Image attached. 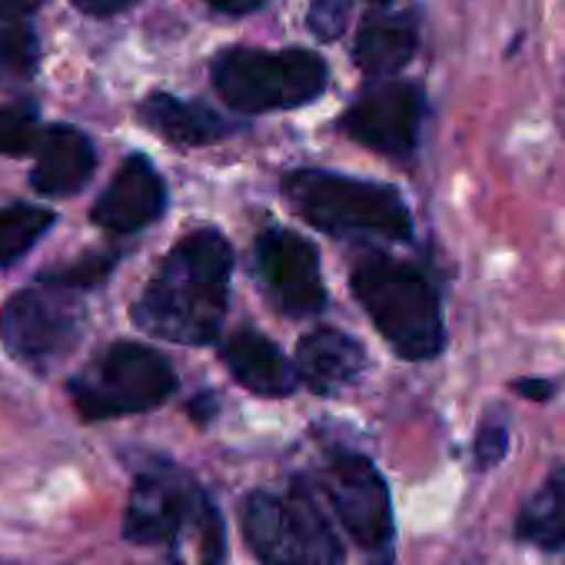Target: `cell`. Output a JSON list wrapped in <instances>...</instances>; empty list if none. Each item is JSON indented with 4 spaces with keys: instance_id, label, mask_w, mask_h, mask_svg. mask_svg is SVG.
<instances>
[{
    "instance_id": "16",
    "label": "cell",
    "mask_w": 565,
    "mask_h": 565,
    "mask_svg": "<svg viewBox=\"0 0 565 565\" xmlns=\"http://www.w3.org/2000/svg\"><path fill=\"white\" fill-rule=\"evenodd\" d=\"M140 120L177 147H206L236 130V124H230L216 110L177 100L173 94H150L140 104Z\"/></svg>"
},
{
    "instance_id": "29",
    "label": "cell",
    "mask_w": 565,
    "mask_h": 565,
    "mask_svg": "<svg viewBox=\"0 0 565 565\" xmlns=\"http://www.w3.org/2000/svg\"><path fill=\"white\" fill-rule=\"evenodd\" d=\"M44 0H0V18H24L38 11Z\"/></svg>"
},
{
    "instance_id": "20",
    "label": "cell",
    "mask_w": 565,
    "mask_h": 565,
    "mask_svg": "<svg viewBox=\"0 0 565 565\" xmlns=\"http://www.w3.org/2000/svg\"><path fill=\"white\" fill-rule=\"evenodd\" d=\"M54 223V213L31 203H14L0 210V266L18 263Z\"/></svg>"
},
{
    "instance_id": "10",
    "label": "cell",
    "mask_w": 565,
    "mask_h": 565,
    "mask_svg": "<svg viewBox=\"0 0 565 565\" xmlns=\"http://www.w3.org/2000/svg\"><path fill=\"white\" fill-rule=\"evenodd\" d=\"M426 97L419 84L390 81L370 87L340 120V130L393 160H409L419 143Z\"/></svg>"
},
{
    "instance_id": "22",
    "label": "cell",
    "mask_w": 565,
    "mask_h": 565,
    "mask_svg": "<svg viewBox=\"0 0 565 565\" xmlns=\"http://www.w3.org/2000/svg\"><path fill=\"white\" fill-rule=\"evenodd\" d=\"M41 143L31 107H0V157H24Z\"/></svg>"
},
{
    "instance_id": "18",
    "label": "cell",
    "mask_w": 565,
    "mask_h": 565,
    "mask_svg": "<svg viewBox=\"0 0 565 565\" xmlns=\"http://www.w3.org/2000/svg\"><path fill=\"white\" fill-rule=\"evenodd\" d=\"M515 539L552 555H565V466L552 469L548 479L522 502L515 515Z\"/></svg>"
},
{
    "instance_id": "15",
    "label": "cell",
    "mask_w": 565,
    "mask_h": 565,
    "mask_svg": "<svg viewBox=\"0 0 565 565\" xmlns=\"http://www.w3.org/2000/svg\"><path fill=\"white\" fill-rule=\"evenodd\" d=\"M94 167H97L94 143L81 130L67 124H54L41 134L31 183L44 196H67L84 190V183L94 177Z\"/></svg>"
},
{
    "instance_id": "12",
    "label": "cell",
    "mask_w": 565,
    "mask_h": 565,
    "mask_svg": "<svg viewBox=\"0 0 565 565\" xmlns=\"http://www.w3.org/2000/svg\"><path fill=\"white\" fill-rule=\"evenodd\" d=\"M167 210V186L147 157H127L94 206V223L107 233H137Z\"/></svg>"
},
{
    "instance_id": "9",
    "label": "cell",
    "mask_w": 565,
    "mask_h": 565,
    "mask_svg": "<svg viewBox=\"0 0 565 565\" xmlns=\"http://www.w3.org/2000/svg\"><path fill=\"white\" fill-rule=\"evenodd\" d=\"M256 276L266 300L282 317L307 320L327 310V282L317 246L294 230L269 226L256 236Z\"/></svg>"
},
{
    "instance_id": "27",
    "label": "cell",
    "mask_w": 565,
    "mask_h": 565,
    "mask_svg": "<svg viewBox=\"0 0 565 565\" xmlns=\"http://www.w3.org/2000/svg\"><path fill=\"white\" fill-rule=\"evenodd\" d=\"M134 4L137 0H74V8H81L84 14H94V18H110V14H120Z\"/></svg>"
},
{
    "instance_id": "21",
    "label": "cell",
    "mask_w": 565,
    "mask_h": 565,
    "mask_svg": "<svg viewBox=\"0 0 565 565\" xmlns=\"http://www.w3.org/2000/svg\"><path fill=\"white\" fill-rule=\"evenodd\" d=\"M41 47L24 18H0V84H24L38 74Z\"/></svg>"
},
{
    "instance_id": "13",
    "label": "cell",
    "mask_w": 565,
    "mask_h": 565,
    "mask_svg": "<svg viewBox=\"0 0 565 565\" xmlns=\"http://www.w3.org/2000/svg\"><path fill=\"white\" fill-rule=\"evenodd\" d=\"M370 356L363 343L343 330L320 327L297 347V376L313 396H340L360 383Z\"/></svg>"
},
{
    "instance_id": "4",
    "label": "cell",
    "mask_w": 565,
    "mask_h": 565,
    "mask_svg": "<svg viewBox=\"0 0 565 565\" xmlns=\"http://www.w3.org/2000/svg\"><path fill=\"white\" fill-rule=\"evenodd\" d=\"M239 525L263 565H347L343 542L307 482H297L290 492H249Z\"/></svg>"
},
{
    "instance_id": "25",
    "label": "cell",
    "mask_w": 565,
    "mask_h": 565,
    "mask_svg": "<svg viewBox=\"0 0 565 565\" xmlns=\"http://www.w3.org/2000/svg\"><path fill=\"white\" fill-rule=\"evenodd\" d=\"M110 269H114V256H87L61 273H51L44 282H54V287H64V290H84V287L100 282Z\"/></svg>"
},
{
    "instance_id": "23",
    "label": "cell",
    "mask_w": 565,
    "mask_h": 565,
    "mask_svg": "<svg viewBox=\"0 0 565 565\" xmlns=\"http://www.w3.org/2000/svg\"><path fill=\"white\" fill-rule=\"evenodd\" d=\"M472 452H476V469H482V472L495 469L505 459V452H509V423L499 419V416H486L479 423Z\"/></svg>"
},
{
    "instance_id": "7",
    "label": "cell",
    "mask_w": 565,
    "mask_h": 565,
    "mask_svg": "<svg viewBox=\"0 0 565 565\" xmlns=\"http://www.w3.org/2000/svg\"><path fill=\"white\" fill-rule=\"evenodd\" d=\"M81 327L84 310L74 300V290L54 287V282L11 297L0 313V337L8 353L34 373L54 370L81 340Z\"/></svg>"
},
{
    "instance_id": "3",
    "label": "cell",
    "mask_w": 565,
    "mask_h": 565,
    "mask_svg": "<svg viewBox=\"0 0 565 565\" xmlns=\"http://www.w3.org/2000/svg\"><path fill=\"white\" fill-rule=\"evenodd\" d=\"M282 196L320 233L347 243H406L413 216L390 183L343 177L330 170H294L282 177Z\"/></svg>"
},
{
    "instance_id": "14",
    "label": "cell",
    "mask_w": 565,
    "mask_h": 565,
    "mask_svg": "<svg viewBox=\"0 0 565 565\" xmlns=\"http://www.w3.org/2000/svg\"><path fill=\"white\" fill-rule=\"evenodd\" d=\"M220 360L230 370L233 383L263 399H287L300 386L297 366L282 356V350L273 340H266L256 330H236L220 347Z\"/></svg>"
},
{
    "instance_id": "28",
    "label": "cell",
    "mask_w": 565,
    "mask_h": 565,
    "mask_svg": "<svg viewBox=\"0 0 565 565\" xmlns=\"http://www.w3.org/2000/svg\"><path fill=\"white\" fill-rule=\"evenodd\" d=\"M206 4H210L213 11H220V14L239 18V14H249V11L263 8V0H206Z\"/></svg>"
},
{
    "instance_id": "26",
    "label": "cell",
    "mask_w": 565,
    "mask_h": 565,
    "mask_svg": "<svg viewBox=\"0 0 565 565\" xmlns=\"http://www.w3.org/2000/svg\"><path fill=\"white\" fill-rule=\"evenodd\" d=\"M512 393L529 399V403H548L552 393H555V383L552 380H539V376H525V380L512 383Z\"/></svg>"
},
{
    "instance_id": "5",
    "label": "cell",
    "mask_w": 565,
    "mask_h": 565,
    "mask_svg": "<svg viewBox=\"0 0 565 565\" xmlns=\"http://www.w3.org/2000/svg\"><path fill=\"white\" fill-rule=\"evenodd\" d=\"M327 81L330 67L313 51L233 47L213 61V87L239 114L307 107L327 90Z\"/></svg>"
},
{
    "instance_id": "6",
    "label": "cell",
    "mask_w": 565,
    "mask_h": 565,
    "mask_svg": "<svg viewBox=\"0 0 565 565\" xmlns=\"http://www.w3.org/2000/svg\"><path fill=\"white\" fill-rule=\"evenodd\" d=\"M67 390L84 419H114L163 406L177 393V373L143 343H114Z\"/></svg>"
},
{
    "instance_id": "2",
    "label": "cell",
    "mask_w": 565,
    "mask_h": 565,
    "mask_svg": "<svg viewBox=\"0 0 565 565\" xmlns=\"http://www.w3.org/2000/svg\"><path fill=\"white\" fill-rule=\"evenodd\" d=\"M350 287L396 356L423 363L443 353V303L423 269L390 253H366L350 273Z\"/></svg>"
},
{
    "instance_id": "1",
    "label": "cell",
    "mask_w": 565,
    "mask_h": 565,
    "mask_svg": "<svg viewBox=\"0 0 565 565\" xmlns=\"http://www.w3.org/2000/svg\"><path fill=\"white\" fill-rule=\"evenodd\" d=\"M233 276V246L220 230L186 233L157 266L134 303V323L157 340L180 347L216 343Z\"/></svg>"
},
{
    "instance_id": "24",
    "label": "cell",
    "mask_w": 565,
    "mask_h": 565,
    "mask_svg": "<svg viewBox=\"0 0 565 565\" xmlns=\"http://www.w3.org/2000/svg\"><path fill=\"white\" fill-rule=\"evenodd\" d=\"M350 24V0H313L307 28L313 31V38L320 41H337L343 38Z\"/></svg>"
},
{
    "instance_id": "17",
    "label": "cell",
    "mask_w": 565,
    "mask_h": 565,
    "mask_svg": "<svg viewBox=\"0 0 565 565\" xmlns=\"http://www.w3.org/2000/svg\"><path fill=\"white\" fill-rule=\"evenodd\" d=\"M413 54H416V24L409 18L399 14L370 18L356 31L353 61L370 77H390L403 71Z\"/></svg>"
},
{
    "instance_id": "19",
    "label": "cell",
    "mask_w": 565,
    "mask_h": 565,
    "mask_svg": "<svg viewBox=\"0 0 565 565\" xmlns=\"http://www.w3.org/2000/svg\"><path fill=\"white\" fill-rule=\"evenodd\" d=\"M173 565H226V529L210 495L200 499L186 525L170 542Z\"/></svg>"
},
{
    "instance_id": "8",
    "label": "cell",
    "mask_w": 565,
    "mask_h": 565,
    "mask_svg": "<svg viewBox=\"0 0 565 565\" xmlns=\"http://www.w3.org/2000/svg\"><path fill=\"white\" fill-rule=\"evenodd\" d=\"M320 489L337 522L366 552H386L393 542V499L380 469L353 449H333L320 472Z\"/></svg>"
},
{
    "instance_id": "30",
    "label": "cell",
    "mask_w": 565,
    "mask_h": 565,
    "mask_svg": "<svg viewBox=\"0 0 565 565\" xmlns=\"http://www.w3.org/2000/svg\"><path fill=\"white\" fill-rule=\"evenodd\" d=\"M376 4H390V0H376Z\"/></svg>"
},
{
    "instance_id": "11",
    "label": "cell",
    "mask_w": 565,
    "mask_h": 565,
    "mask_svg": "<svg viewBox=\"0 0 565 565\" xmlns=\"http://www.w3.org/2000/svg\"><path fill=\"white\" fill-rule=\"evenodd\" d=\"M203 495L206 492L190 476H183L170 462H160L134 482L124 515V535L137 545L173 542Z\"/></svg>"
}]
</instances>
